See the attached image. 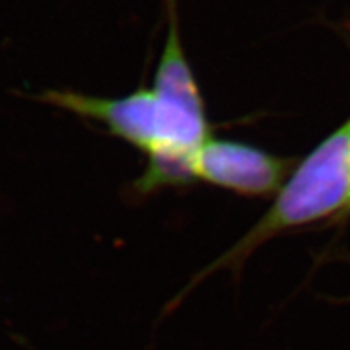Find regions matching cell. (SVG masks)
Listing matches in <instances>:
<instances>
[{"label": "cell", "mask_w": 350, "mask_h": 350, "mask_svg": "<svg viewBox=\"0 0 350 350\" xmlns=\"http://www.w3.org/2000/svg\"><path fill=\"white\" fill-rule=\"evenodd\" d=\"M41 100L98 122L109 135L148 157L133 182L137 195L195 182V157L211 138L204 100H187L161 90L138 88L120 98H98L70 90H49Z\"/></svg>", "instance_id": "cell-1"}, {"label": "cell", "mask_w": 350, "mask_h": 350, "mask_svg": "<svg viewBox=\"0 0 350 350\" xmlns=\"http://www.w3.org/2000/svg\"><path fill=\"white\" fill-rule=\"evenodd\" d=\"M350 216V206L347 208V211H345V214H344V217L342 219H345V217H349Z\"/></svg>", "instance_id": "cell-4"}, {"label": "cell", "mask_w": 350, "mask_h": 350, "mask_svg": "<svg viewBox=\"0 0 350 350\" xmlns=\"http://www.w3.org/2000/svg\"><path fill=\"white\" fill-rule=\"evenodd\" d=\"M350 206V119L308 152L282 183L271 208L234 247L187 287L219 268H237L268 240L326 217L342 221Z\"/></svg>", "instance_id": "cell-2"}, {"label": "cell", "mask_w": 350, "mask_h": 350, "mask_svg": "<svg viewBox=\"0 0 350 350\" xmlns=\"http://www.w3.org/2000/svg\"><path fill=\"white\" fill-rule=\"evenodd\" d=\"M292 163L253 144L211 137L195 157V182L242 196H268L287 180Z\"/></svg>", "instance_id": "cell-3"}]
</instances>
